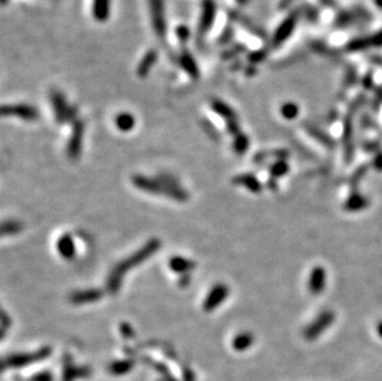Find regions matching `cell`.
Segmentation results:
<instances>
[{
	"label": "cell",
	"instance_id": "1",
	"mask_svg": "<svg viewBox=\"0 0 382 381\" xmlns=\"http://www.w3.org/2000/svg\"><path fill=\"white\" fill-rule=\"evenodd\" d=\"M161 247V242L157 239H153L150 242H147L144 247L141 248L140 250H137L136 252H134L130 258L125 259V260L121 261L120 264L115 266L113 268L112 274L109 275L108 277V290H109L110 293H116L120 288L121 285V280H123V276L126 274V272L130 270V268L135 267V266L140 265V264L144 263L146 259H149L150 256H153Z\"/></svg>",
	"mask_w": 382,
	"mask_h": 381
},
{
	"label": "cell",
	"instance_id": "2",
	"mask_svg": "<svg viewBox=\"0 0 382 381\" xmlns=\"http://www.w3.org/2000/svg\"><path fill=\"white\" fill-rule=\"evenodd\" d=\"M133 183L142 190L155 194H162V196L170 197V198L179 202L187 201L190 197L186 193V190H183L177 185L176 181L165 174L157 178H147L141 174H137L133 177Z\"/></svg>",
	"mask_w": 382,
	"mask_h": 381
},
{
	"label": "cell",
	"instance_id": "3",
	"mask_svg": "<svg viewBox=\"0 0 382 381\" xmlns=\"http://www.w3.org/2000/svg\"><path fill=\"white\" fill-rule=\"evenodd\" d=\"M51 354V349L43 348L40 349L38 352L35 353H21V354H14L11 357L6 358L4 360V366L6 364L11 368H19V366H25V365L34 364L36 362H41L42 359L47 358Z\"/></svg>",
	"mask_w": 382,
	"mask_h": 381
},
{
	"label": "cell",
	"instance_id": "4",
	"mask_svg": "<svg viewBox=\"0 0 382 381\" xmlns=\"http://www.w3.org/2000/svg\"><path fill=\"white\" fill-rule=\"evenodd\" d=\"M151 22L158 38H165L167 26L165 17V0H150Z\"/></svg>",
	"mask_w": 382,
	"mask_h": 381
},
{
	"label": "cell",
	"instance_id": "5",
	"mask_svg": "<svg viewBox=\"0 0 382 381\" xmlns=\"http://www.w3.org/2000/svg\"><path fill=\"white\" fill-rule=\"evenodd\" d=\"M335 314L331 311H324L319 314L305 330V337L308 339H314L315 337L321 336L324 329L334 322Z\"/></svg>",
	"mask_w": 382,
	"mask_h": 381
},
{
	"label": "cell",
	"instance_id": "6",
	"mask_svg": "<svg viewBox=\"0 0 382 381\" xmlns=\"http://www.w3.org/2000/svg\"><path fill=\"white\" fill-rule=\"evenodd\" d=\"M51 102L54 107L55 116L58 124H63L64 121L72 120L75 113H73L72 108L68 107L67 102L64 99L63 94L61 92L52 91L51 92Z\"/></svg>",
	"mask_w": 382,
	"mask_h": 381
},
{
	"label": "cell",
	"instance_id": "7",
	"mask_svg": "<svg viewBox=\"0 0 382 381\" xmlns=\"http://www.w3.org/2000/svg\"><path fill=\"white\" fill-rule=\"evenodd\" d=\"M215 14H217V5L214 0H203L202 4V15L199 19V26H198V33L199 35L204 36L208 33L210 27L213 26L214 20H215Z\"/></svg>",
	"mask_w": 382,
	"mask_h": 381
},
{
	"label": "cell",
	"instance_id": "8",
	"mask_svg": "<svg viewBox=\"0 0 382 381\" xmlns=\"http://www.w3.org/2000/svg\"><path fill=\"white\" fill-rule=\"evenodd\" d=\"M1 113L4 116L10 115L16 116V118L24 119V120H36L38 118V112L36 108L32 105L26 104H11V105H3L1 108Z\"/></svg>",
	"mask_w": 382,
	"mask_h": 381
},
{
	"label": "cell",
	"instance_id": "9",
	"mask_svg": "<svg viewBox=\"0 0 382 381\" xmlns=\"http://www.w3.org/2000/svg\"><path fill=\"white\" fill-rule=\"evenodd\" d=\"M228 295H229V288H228L225 285H215L210 290V292L208 293L206 301H204V311L211 312L213 309L217 308L218 306H220V305L223 304V301L228 297Z\"/></svg>",
	"mask_w": 382,
	"mask_h": 381
},
{
	"label": "cell",
	"instance_id": "10",
	"mask_svg": "<svg viewBox=\"0 0 382 381\" xmlns=\"http://www.w3.org/2000/svg\"><path fill=\"white\" fill-rule=\"evenodd\" d=\"M83 135H84V124L80 120L76 121L67 146V153L71 158H77L80 155Z\"/></svg>",
	"mask_w": 382,
	"mask_h": 381
},
{
	"label": "cell",
	"instance_id": "11",
	"mask_svg": "<svg viewBox=\"0 0 382 381\" xmlns=\"http://www.w3.org/2000/svg\"><path fill=\"white\" fill-rule=\"evenodd\" d=\"M326 271L323 266H314L308 280V290L312 295H321L325 287Z\"/></svg>",
	"mask_w": 382,
	"mask_h": 381
},
{
	"label": "cell",
	"instance_id": "12",
	"mask_svg": "<svg viewBox=\"0 0 382 381\" xmlns=\"http://www.w3.org/2000/svg\"><path fill=\"white\" fill-rule=\"evenodd\" d=\"M103 292L100 290H86V291H77L72 293L70 297L71 302L73 305H84L96 302L99 298H102Z\"/></svg>",
	"mask_w": 382,
	"mask_h": 381
},
{
	"label": "cell",
	"instance_id": "13",
	"mask_svg": "<svg viewBox=\"0 0 382 381\" xmlns=\"http://www.w3.org/2000/svg\"><path fill=\"white\" fill-rule=\"evenodd\" d=\"M179 63H181V67L185 70V72L187 73L192 79L199 78V68H198L197 62L193 58V56L191 55L190 51H187V50L182 51V54L179 55Z\"/></svg>",
	"mask_w": 382,
	"mask_h": 381
},
{
	"label": "cell",
	"instance_id": "14",
	"mask_svg": "<svg viewBox=\"0 0 382 381\" xmlns=\"http://www.w3.org/2000/svg\"><path fill=\"white\" fill-rule=\"evenodd\" d=\"M156 61H157V54L155 50H150L144 55V57L140 61L139 66L136 68V75L140 78H146L150 73V71L153 70V67L155 66Z\"/></svg>",
	"mask_w": 382,
	"mask_h": 381
},
{
	"label": "cell",
	"instance_id": "15",
	"mask_svg": "<svg viewBox=\"0 0 382 381\" xmlns=\"http://www.w3.org/2000/svg\"><path fill=\"white\" fill-rule=\"evenodd\" d=\"M57 250L59 255L64 259H72L76 254V247L72 236L70 234H63L57 242Z\"/></svg>",
	"mask_w": 382,
	"mask_h": 381
},
{
	"label": "cell",
	"instance_id": "16",
	"mask_svg": "<svg viewBox=\"0 0 382 381\" xmlns=\"http://www.w3.org/2000/svg\"><path fill=\"white\" fill-rule=\"evenodd\" d=\"M232 182L235 183V185L244 186V187L248 188V190L254 192V193H259V192H261L262 190V186L261 183L259 182V180H257L255 176L248 173L239 174V176H236V177L232 180Z\"/></svg>",
	"mask_w": 382,
	"mask_h": 381
},
{
	"label": "cell",
	"instance_id": "17",
	"mask_svg": "<svg viewBox=\"0 0 382 381\" xmlns=\"http://www.w3.org/2000/svg\"><path fill=\"white\" fill-rule=\"evenodd\" d=\"M93 17L99 22L107 21L110 17V0H93Z\"/></svg>",
	"mask_w": 382,
	"mask_h": 381
},
{
	"label": "cell",
	"instance_id": "18",
	"mask_svg": "<svg viewBox=\"0 0 382 381\" xmlns=\"http://www.w3.org/2000/svg\"><path fill=\"white\" fill-rule=\"evenodd\" d=\"M210 107H211V109H213L214 112L218 114V115H220L222 118H224L227 121L236 119V115H235V113H234V110H232L229 105L225 104L224 102H222V100L214 99L213 102H211Z\"/></svg>",
	"mask_w": 382,
	"mask_h": 381
},
{
	"label": "cell",
	"instance_id": "19",
	"mask_svg": "<svg viewBox=\"0 0 382 381\" xmlns=\"http://www.w3.org/2000/svg\"><path fill=\"white\" fill-rule=\"evenodd\" d=\"M194 266V261L190 260V259L182 258V256H174V258H172L171 260H170V267H171L174 272H188L191 271Z\"/></svg>",
	"mask_w": 382,
	"mask_h": 381
},
{
	"label": "cell",
	"instance_id": "20",
	"mask_svg": "<svg viewBox=\"0 0 382 381\" xmlns=\"http://www.w3.org/2000/svg\"><path fill=\"white\" fill-rule=\"evenodd\" d=\"M367 206H369V201L365 197L360 196V194H354L345 203V210L349 212H358V210H365Z\"/></svg>",
	"mask_w": 382,
	"mask_h": 381
},
{
	"label": "cell",
	"instance_id": "21",
	"mask_svg": "<svg viewBox=\"0 0 382 381\" xmlns=\"http://www.w3.org/2000/svg\"><path fill=\"white\" fill-rule=\"evenodd\" d=\"M254 343V337H252L251 333H241L239 336H236L232 341V346L235 350H239V352H243L245 349L250 348Z\"/></svg>",
	"mask_w": 382,
	"mask_h": 381
},
{
	"label": "cell",
	"instance_id": "22",
	"mask_svg": "<svg viewBox=\"0 0 382 381\" xmlns=\"http://www.w3.org/2000/svg\"><path fill=\"white\" fill-rule=\"evenodd\" d=\"M115 125L121 132H130L135 126V118L130 113H121L115 118Z\"/></svg>",
	"mask_w": 382,
	"mask_h": 381
},
{
	"label": "cell",
	"instance_id": "23",
	"mask_svg": "<svg viewBox=\"0 0 382 381\" xmlns=\"http://www.w3.org/2000/svg\"><path fill=\"white\" fill-rule=\"evenodd\" d=\"M134 366V362L133 360H119V362H114L109 365V371L114 375H123V374L130 371V369Z\"/></svg>",
	"mask_w": 382,
	"mask_h": 381
},
{
	"label": "cell",
	"instance_id": "24",
	"mask_svg": "<svg viewBox=\"0 0 382 381\" xmlns=\"http://www.w3.org/2000/svg\"><path fill=\"white\" fill-rule=\"evenodd\" d=\"M287 171H288V164L284 161V160H278L270 169V173L273 178L282 177V176L287 173Z\"/></svg>",
	"mask_w": 382,
	"mask_h": 381
},
{
	"label": "cell",
	"instance_id": "25",
	"mask_svg": "<svg viewBox=\"0 0 382 381\" xmlns=\"http://www.w3.org/2000/svg\"><path fill=\"white\" fill-rule=\"evenodd\" d=\"M248 148V136L243 134L236 135L235 140H234V151L236 153H244Z\"/></svg>",
	"mask_w": 382,
	"mask_h": 381
},
{
	"label": "cell",
	"instance_id": "26",
	"mask_svg": "<svg viewBox=\"0 0 382 381\" xmlns=\"http://www.w3.org/2000/svg\"><path fill=\"white\" fill-rule=\"evenodd\" d=\"M20 229H21V226L18 222L11 220V222H4L1 230H3V235H8V234L19 233Z\"/></svg>",
	"mask_w": 382,
	"mask_h": 381
},
{
	"label": "cell",
	"instance_id": "27",
	"mask_svg": "<svg viewBox=\"0 0 382 381\" xmlns=\"http://www.w3.org/2000/svg\"><path fill=\"white\" fill-rule=\"evenodd\" d=\"M176 33H177V38H178L182 42L187 41L188 38H190V30H188L186 26H178V29L176 30Z\"/></svg>",
	"mask_w": 382,
	"mask_h": 381
},
{
	"label": "cell",
	"instance_id": "28",
	"mask_svg": "<svg viewBox=\"0 0 382 381\" xmlns=\"http://www.w3.org/2000/svg\"><path fill=\"white\" fill-rule=\"evenodd\" d=\"M29 381H52V374L48 373V371H43V373L36 374Z\"/></svg>",
	"mask_w": 382,
	"mask_h": 381
},
{
	"label": "cell",
	"instance_id": "29",
	"mask_svg": "<svg viewBox=\"0 0 382 381\" xmlns=\"http://www.w3.org/2000/svg\"><path fill=\"white\" fill-rule=\"evenodd\" d=\"M227 128L232 135H239V124L236 123V119L227 121Z\"/></svg>",
	"mask_w": 382,
	"mask_h": 381
},
{
	"label": "cell",
	"instance_id": "30",
	"mask_svg": "<svg viewBox=\"0 0 382 381\" xmlns=\"http://www.w3.org/2000/svg\"><path fill=\"white\" fill-rule=\"evenodd\" d=\"M282 114H284L286 118H293V116L296 115V109L292 108L291 105H287V107H285L284 109H282Z\"/></svg>",
	"mask_w": 382,
	"mask_h": 381
},
{
	"label": "cell",
	"instance_id": "31",
	"mask_svg": "<svg viewBox=\"0 0 382 381\" xmlns=\"http://www.w3.org/2000/svg\"><path fill=\"white\" fill-rule=\"evenodd\" d=\"M121 333H123V334H129V337H133V334H134L130 325L126 324V323L121 324Z\"/></svg>",
	"mask_w": 382,
	"mask_h": 381
},
{
	"label": "cell",
	"instance_id": "32",
	"mask_svg": "<svg viewBox=\"0 0 382 381\" xmlns=\"http://www.w3.org/2000/svg\"><path fill=\"white\" fill-rule=\"evenodd\" d=\"M375 167L379 170H382V155L377 156L376 158H375V162H374Z\"/></svg>",
	"mask_w": 382,
	"mask_h": 381
},
{
	"label": "cell",
	"instance_id": "33",
	"mask_svg": "<svg viewBox=\"0 0 382 381\" xmlns=\"http://www.w3.org/2000/svg\"><path fill=\"white\" fill-rule=\"evenodd\" d=\"M377 333H379V336L382 338V322H380L379 324H377Z\"/></svg>",
	"mask_w": 382,
	"mask_h": 381
},
{
	"label": "cell",
	"instance_id": "34",
	"mask_svg": "<svg viewBox=\"0 0 382 381\" xmlns=\"http://www.w3.org/2000/svg\"><path fill=\"white\" fill-rule=\"evenodd\" d=\"M239 1H240V3H245V0H239Z\"/></svg>",
	"mask_w": 382,
	"mask_h": 381
}]
</instances>
